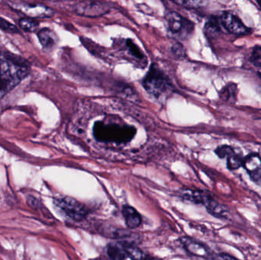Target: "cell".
I'll list each match as a JSON object with an SVG mask.
<instances>
[{
    "mask_svg": "<svg viewBox=\"0 0 261 260\" xmlns=\"http://www.w3.org/2000/svg\"><path fill=\"white\" fill-rule=\"evenodd\" d=\"M29 73L27 63L12 53L0 52V99L18 85Z\"/></svg>",
    "mask_w": 261,
    "mask_h": 260,
    "instance_id": "6da1fadb",
    "label": "cell"
},
{
    "mask_svg": "<svg viewBox=\"0 0 261 260\" xmlns=\"http://www.w3.org/2000/svg\"><path fill=\"white\" fill-rule=\"evenodd\" d=\"M93 132L101 143L126 145L135 137L137 130L132 125L106 119L94 124Z\"/></svg>",
    "mask_w": 261,
    "mask_h": 260,
    "instance_id": "7a4b0ae2",
    "label": "cell"
},
{
    "mask_svg": "<svg viewBox=\"0 0 261 260\" xmlns=\"http://www.w3.org/2000/svg\"><path fill=\"white\" fill-rule=\"evenodd\" d=\"M142 84L144 90L156 99L167 96L173 90L171 81L156 64L150 66Z\"/></svg>",
    "mask_w": 261,
    "mask_h": 260,
    "instance_id": "3957f363",
    "label": "cell"
},
{
    "mask_svg": "<svg viewBox=\"0 0 261 260\" xmlns=\"http://www.w3.org/2000/svg\"><path fill=\"white\" fill-rule=\"evenodd\" d=\"M165 18L169 31L179 39H188L194 32V24L177 12H168Z\"/></svg>",
    "mask_w": 261,
    "mask_h": 260,
    "instance_id": "277c9868",
    "label": "cell"
},
{
    "mask_svg": "<svg viewBox=\"0 0 261 260\" xmlns=\"http://www.w3.org/2000/svg\"><path fill=\"white\" fill-rule=\"evenodd\" d=\"M107 253L112 260H147L139 248L127 243H111L107 247Z\"/></svg>",
    "mask_w": 261,
    "mask_h": 260,
    "instance_id": "5b68a950",
    "label": "cell"
},
{
    "mask_svg": "<svg viewBox=\"0 0 261 260\" xmlns=\"http://www.w3.org/2000/svg\"><path fill=\"white\" fill-rule=\"evenodd\" d=\"M55 207L61 212L64 216L67 217L73 221H80L85 218L87 210L79 201L70 197H61L55 198Z\"/></svg>",
    "mask_w": 261,
    "mask_h": 260,
    "instance_id": "8992f818",
    "label": "cell"
},
{
    "mask_svg": "<svg viewBox=\"0 0 261 260\" xmlns=\"http://www.w3.org/2000/svg\"><path fill=\"white\" fill-rule=\"evenodd\" d=\"M9 6L14 10L24 14L28 18H50L55 12L53 9L38 3H24V2H11Z\"/></svg>",
    "mask_w": 261,
    "mask_h": 260,
    "instance_id": "52a82bcc",
    "label": "cell"
},
{
    "mask_svg": "<svg viewBox=\"0 0 261 260\" xmlns=\"http://www.w3.org/2000/svg\"><path fill=\"white\" fill-rule=\"evenodd\" d=\"M219 21L224 30L236 35H248L249 28L245 25L242 20L231 12H223L219 17Z\"/></svg>",
    "mask_w": 261,
    "mask_h": 260,
    "instance_id": "ba28073f",
    "label": "cell"
},
{
    "mask_svg": "<svg viewBox=\"0 0 261 260\" xmlns=\"http://www.w3.org/2000/svg\"><path fill=\"white\" fill-rule=\"evenodd\" d=\"M110 10V6L102 2H81L74 6L75 13L82 16L99 17Z\"/></svg>",
    "mask_w": 261,
    "mask_h": 260,
    "instance_id": "9c48e42d",
    "label": "cell"
},
{
    "mask_svg": "<svg viewBox=\"0 0 261 260\" xmlns=\"http://www.w3.org/2000/svg\"><path fill=\"white\" fill-rule=\"evenodd\" d=\"M181 244H182L186 250L193 256L208 258L211 255L210 250L207 248V247L198 241L190 239V238H182L181 240Z\"/></svg>",
    "mask_w": 261,
    "mask_h": 260,
    "instance_id": "30bf717a",
    "label": "cell"
},
{
    "mask_svg": "<svg viewBox=\"0 0 261 260\" xmlns=\"http://www.w3.org/2000/svg\"><path fill=\"white\" fill-rule=\"evenodd\" d=\"M243 166L253 181L255 182L261 175V157L257 154H251L244 158Z\"/></svg>",
    "mask_w": 261,
    "mask_h": 260,
    "instance_id": "8fae6325",
    "label": "cell"
},
{
    "mask_svg": "<svg viewBox=\"0 0 261 260\" xmlns=\"http://www.w3.org/2000/svg\"><path fill=\"white\" fill-rule=\"evenodd\" d=\"M38 38L42 47L51 50L58 44V38L56 34L49 28H43L38 32Z\"/></svg>",
    "mask_w": 261,
    "mask_h": 260,
    "instance_id": "7c38bea8",
    "label": "cell"
},
{
    "mask_svg": "<svg viewBox=\"0 0 261 260\" xmlns=\"http://www.w3.org/2000/svg\"><path fill=\"white\" fill-rule=\"evenodd\" d=\"M122 215L125 218V224L130 229H135L141 225L142 222L140 214L130 206H125L122 209Z\"/></svg>",
    "mask_w": 261,
    "mask_h": 260,
    "instance_id": "4fadbf2b",
    "label": "cell"
},
{
    "mask_svg": "<svg viewBox=\"0 0 261 260\" xmlns=\"http://www.w3.org/2000/svg\"><path fill=\"white\" fill-rule=\"evenodd\" d=\"M182 198L186 201H190L194 204L205 205L207 200L210 198L208 195L200 192V191L190 190V189H186L182 192Z\"/></svg>",
    "mask_w": 261,
    "mask_h": 260,
    "instance_id": "5bb4252c",
    "label": "cell"
},
{
    "mask_svg": "<svg viewBox=\"0 0 261 260\" xmlns=\"http://www.w3.org/2000/svg\"><path fill=\"white\" fill-rule=\"evenodd\" d=\"M238 85L236 84L231 83L227 84L219 93V96L222 100L225 102H228L230 104L236 103L237 101L238 93Z\"/></svg>",
    "mask_w": 261,
    "mask_h": 260,
    "instance_id": "9a60e30c",
    "label": "cell"
},
{
    "mask_svg": "<svg viewBox=\"0 0 261 260\" xmlns=\"http://www.w3.org/2000/svg\"><path fill=\"white\" fill-rule=\"evenodd\" d=\"M204 206H205L208 212L214 216L217 217V218H226L227 214H228L226 208L222 205L219 204L213 198H208Z\"/></svg>",
    "mask_w": 261,
    "mask_h": 260,
    "instance_id": "2e32d148",
    "label": "cell"
},
{
    "mask_svg": "<svg viewBox=\"0 0 261 260\" xmlns=\"http://www.w3.org/2000/svg\"><path fill=\"white\" fill-rule=\"evenodd\" d=\"M222 26H221L220 22L219 21V18H210L205 25V32L208 37H216L221 31H222Z\"/></svg>",
    "mask_w": 261,
    "mask_h": 260,
    "instance_id": "e0dca14e",
    "label": "cell"
},
{
    "mask_svg": "<svg viewBox=\"0 0 261 260\" xmlns=\"http://www.w3.org/2000/svg\"><path fill=\"white\" fill-rule=\"evenodd\" d=\"M18 26L26 32H34L38 30V21L34 18H23L18 21Z\"/></svg>",
    "mask_w": 261,
    "mask_h": 260,
    "instance_id": "ac0fdd59",
    "label": "cell"
},
{
    "mask_svg": "<svg viewBox=\"0 0 261 260\" xmlns=\"http://www.w3.org/2000/svg\"><path fill=\"white\" fill-rule=\"evenodd\" d=\"M244 158L240 154L233 153L227 158V166L230 170H236L243 166Z\"/></svg>",
    "mask_w": 261,
    "mask_h": 260,
    "instance_id": "d6986e66",
    "label": "cell"
},
{
    "mask_svg": "<svg viewBox=\"0 0 261 260\" xmlns=\"http://www.w3.org/2000/svg\"><path fill=\"white\" fill-rule=\"evenodd\" d=\"M125 46L128 48L130 56L135 57V59L143 61L144 59V54L138 45L132 41V39H127L125 41Z\"/></svg>",
    "mask_w": 261,
    "mask_h": 260,
    "instance_id": "ffe728a7",
    "label": "cell"
},
{
    "mask_svg": "<svg viewBox=\"0 0 261 260\" xmlns=\"http://www.w3.org/2000/svg\"><path fill=\"white\" fill-rule=\"evenodd\" d=\"M250 61L254 67L261 68V46L257 45L253 48Z\"/></svg>",
    "mask_w": 261,
    "mask_h": 260,
    "instance_id": "44dd1931",
    "label": "cell"
},
{
    "mask_svg": "<svg viewBox=\"0 0 261 260\" xmlns=\"http://www.w3.org/2000/svg\"><path fill=\"white\" fill-rule=\"evenodd\" d=\"M0 29L3 30V32L11 34H16L19 32L16 26L14 25L13 24L2 18V17H0Z\"/></svg>",
    "mask_w": 261,
    "mask_h": 260,
    "instance_id": "7402d4cb",
    "label": "cell"
},
{
    "mask_svg": "<svg viewBox=\"0 0 261 260\" xmlns=\"http://www.w3.org/2000/svg\"><path fill=\"white\" fill-rule=\"evenodd\" d=\"M234 153V149L228 145H223V146L219 147L216 150V154L218 157L221 159L228 158L230 155Z\"/></svg>",
    "mask_w": 261,
    "mask_h": 260,
    "instance_id": "603a6c76",
    "label": "cell"
},
{
    "mask_svg": "<svg viewBox=\"0 0 261 260\" xmlns=\"http://www.w3.org/2000/svg\"><path fill=\"white\" fill-rule=\"evenodd\" d=\"M176 4L180 5L182 7L190 8V9H195V8L200 7L201 5L203 4L202 2H195V1H180L176 2Z\"/></svg>",
    "mask_w": 261,
    "mask_h": 260,
    "instance_id": "cb8c5ba5",
    "label": "cell"
},
{
    "mask_svg": "<svg viewBox=\"0 0 261 260\" xmlns=\"http://www.w3.org/2000/svg\"><path fill=\"white\" fill-rule=\"evenodd\" d=\"M171 50L173 54H174L175 56H178L179 58L185 56V51H184V47H182L180 44H174L173 47H172Z\"/></svg>",
    "mask_w": 261,
    "mask_h": 260,
    "instance_id": "d4e9b609",
    "label": "cell"
},
{
    "mask_svg": "<svg viewBox=\"0 0 261 260\" xmlns=\"http://www.w3.org/2000/svg\"><path fill=\"white\" fill-rule=\"evenodd\" d=\"M220 256L222 260H238L236 258L233 257L232 256H230V255L228 254H225V253L220 255Z\"/></svg>",
    "mask_w": 261,
    "mask_h": 260,
    "instance_id": "484cf974",
    "label": "cell"
},
{
    "mask_svg": "<svg viewBox=\"0 0 261 260\" xmlns=\"http://www.w3.org/2000/svg\"><path fill=\"white\" fill-rule=\"evenodd\" d=\"M254 183H255L256 184L258 185V186L261 187V175L260 176V177H259V178L254 182Z\"/></svg>",
    "mask_w": 261,
    "mask_h": 260,
    "instance_id": "4316f807",
    "label": "cell"
}]
</instances>
